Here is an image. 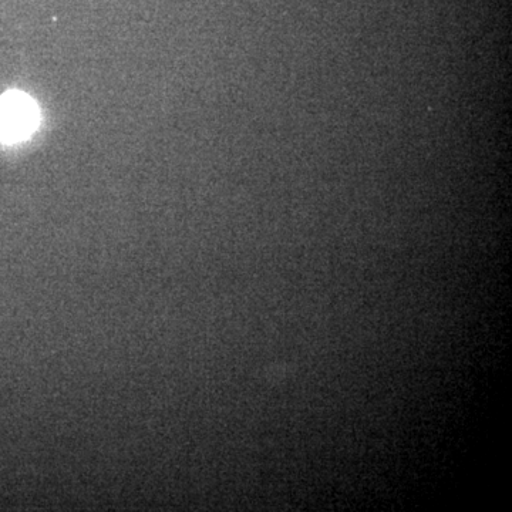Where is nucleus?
<instances>
[{
	"label": "nucleus",
	"mask_w": 512,
	"mask_h": 512,
	"mask_svg": "<svg viewBox=\"0 0 512 512\" xmlns=\"http://www.w3.org/2000/svg\"><path fill=\"white\" fill-rule=\"evenodd\" d=\"M39 124L35 101L25 93L8 92L0 97V138L6 143L25 140Z\"/></svg>",
	"instance_id": "nucleus-1"
}]
</instances>
